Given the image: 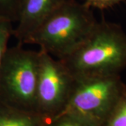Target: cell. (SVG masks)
I'll use <instances>...</instances> for the list:
<instances>
[{"mask_svg":"<svg viewBox=\"0 0 126 126\" xmlns=\"http://www.w3.org/2000/svg\"><path fill=\"white\" fill-rule=\"evenodd\" d=\"M36 112L49 120L66 108L76 86L73 77L62 61L39 50Z\"/></svg>","mask_w":126,"mask_h":126,"instance_id":"5b68a950","label":"cell"},{"mask_svg":"<svg viewBox=\"0 0 126 126\" xmlns=\"http://www.w3.org/2000/svg\"><path fill=\"white\" fill-rule=\"evenodd\" d=\"M13 31L11 21L0 19V64L8 50V42Z\"/></svg>","mask_w":126,"mask_h":126,"instance_id":"8fae6325","label":"cell"},{"mask_svg":"<svg viewBox=\"0 0 126 126\" xmlns=\"http://www.w3.org/2000/svg\"><path fill=\"white\" fill-rule=\"evenodd\" d=\"M126 92L120 75L77 79L67 105L61 113H68L92 126H104Z\"/></svg>","mask_w":126,"mask_h":126,"instance_id":"277c9868","label":"cell"},{"mask_svg":"<svg viewBox=\"0 0 126 126\" xmlns=\"http://www.w3.org/2000/svg\"><path fill=\"white\" fill-rule=\"evenodd\" d=\"M104 126H126V92L118 101Z\"/></svg>","mask_w":126,"mask_h":126,"instance_id":"9c48e42d","label":"cell"},{"mask_svg":"<svg viewBox=\"0 0 126 126\" xmlns=\"http://www.w3.org/2000/svg\"><path fill=\"white\" fill-rule=\"evenodd\" d=\"M65 0H23L18 18V25L13 31L21 44L49 17Z\"/></svg>","mask_w":126,"mask_h":126,"instance_id":"8992f818","label":"cell"},{"mask_svg":"<svg viewBox=\"0 0 126 126\" xmlns=\"http://www.w3.org/2000/svg\"><path fill=\"white\" fill-rule=\"evenodd\" d=\"M122 1L123 0H86L85 3L90 8L94 7L97 9H104L117 4Z\"/></svg>","mask_w":126,"mask_h":126,"instance_id":"7c38bea8","label":"cell"},{"mask_svg":"<svg viewBox=\"0 0 126 126\" xmlns=\"http://www.w3.org/2000/svg\"><path fill=\"white\" fill-rule=\"evenodd\" d=\"M0 102V126H46L47 120L38 113Z\"/></svg>","mask_w":126,"mask_h":126,"instance_id":"52a82bcc","label":"cell"},{"mask_svg":"<svg viewBox=\"0 0 126 126\" xmlns=\"http://www.w3.org/2000/svg\"><path fill=\"white\" fill-rule=\"evenodd\" d=\"M60 60L76 79L120 75L126 68V34L117 24L97 22L86 40Z\"/></svg>","mask_w":126,"mask_h":126,"instance_id":"6da1fadb","label":"cell"},{"mask_svg":"<svg viewBox=\"0 0 126 126\" xmlns=\"http://www.w3.org/2000/svg\"><path fill=\"white\" fill-rule=\"evenodd\" d=\"M23 0H0V19L17 21Z\"/></svg>","mask_w":126,"mask_h":126,"instance_id":"ba28073f","label":"cell"},{"mask_svg":"<svg viewBox=\"0 0 126 126\" xmlns=\"http://www.w3.org/2000/svg\"><path fill=\"white\" fill-rule=\"evenodd\" d=\"M46 126H92L78 118L68 113H60L57 116L47 120Z\"/></svg>","mask_w":126,"mask_h":126,"instance_id":"30bf717a","label":"cell"},{"mask_svg":"<svg viewBox=\"0 0 126 126\" xmlns=\"http://www.w3.org/2000/svg\"><path fill=\"white\" fill-rule=\"evenodd\" d=\"M39 68V51L25 50L20 46L8 48L0 64L1 102L36 113Z\"/></svg>","mask_w":126,"mask_h":126,"instance_id":"3957f363","label":"cell"},{"mask_svg":"<svg viewBox=\"0 0 126 126\" xmlns=\"http://www.w3.org/2000/svg\"><path fill=\"white\" fill-rule=\"evenodd\" d=\"M97 23L90 7L86 3L65 0L25 44L39 46L41 50L62 60L86 40Z\"/></svg>","mask_w":126,"mask_h":126,"instance_id":"7a4b0ae2","label":"cell"}]
</instances>
